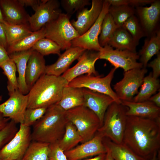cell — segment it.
<instances>
[{
    "label": "cell",
    "mask_w": 160,
    "mask_h": 160,
    "mask_svg": "<svg viewBox=\"0 0 160 160\" xmlns=\"http://www.w3.org/2000/svg\"><path fill=\"white\" fill-rule=\"evenodd\" d=\"M123 143L135 153L150 159L160 148V118L127 116Z\"/></svg>",
    "instance_id": "cell-1"
},
{
    "label": "cell",
    "mask_w": 160,
    "mask_h": 160,
    "mask_svg": "<svg viewBox=\"0 0 160 160\" xmlns=\"http://www.w3.org/2000/svg\"><path fill=\"white\" fill-rule=\"evenodd\" d=\"M66 112L57 104L47 108L43 116L33 126L32 141L49 144L59 141L69 121Z\"/></svg>",
    "instance_id": "cell-2"
},
{
    "label": "cell",
    "mask_w": 160,
    "mask_h": 160,
    "mask_svg": "<svg viewBox=\"0 0 160 160\" xmlns=\"http://www.w3.org/2000/svg\"><path fill=\"white\" fill-rule=\"evenodd\" d=\"M68 82L61 76L44 73L36 81L28 94L27 108H45L56 104L60 100Z\"/></svg>",
    "instance_id": "cell-3"
},
{
    "label": "cell",
    "mask_w": 160,
    "mask_h": 160,
    "mask_svg": "<svg viewBox=\"0 0 160 160\" xmlns=\"http://www.w3.org/2000/svg\"><path fill=\"white\" fill-rule=\"evenodd\" d=\"M127 110V108L121 104L113 102L107 109L103 124L97 132L103 138H108L116 143H123Z\"/></svg>",
    "instance_id": "cell-4"
},
{
    "label": "cell",
    "mask_w": 160,
    "mask_h": 160,
    "mask_svg": "<svg viewBox=\"0 0 160 160\" xmlns=\"http://www.w3.org/2000/svg\"><path fill=\"white\" fill-rule=\"evenodd\" d=\"M70 17L66 14L62 13L57 18L44 26L45 37L56 43L62 50L71 47L72 41L80 36L71 24Z\"/></svg>",
    "instance_id": "cell-5"
},
{
    "label": "cell",
    "mask_w": 160,
    "mask_h": 160,
    "mask_svg": "<svg viewBox=\"0 0 160 160\" xmlns=\"http://www.w3.org/2000/svg\"><path fill=\"white\" fill-rule=\"evenodd\" d=\"M68 121L76 128L82 137L83 143L92 139L100 127L98 116L92 111L84 105L66 111Z\"/></svg>",
    "instance_id": "cell-6"
},
{
    "label": "cell",
    "mask_w": 160,
    "mask_h": 160,
    "mask_svg": "<svg viewBox=\"0 0 160 160\" xmlns=\"http://www.w3.org/2000/svg\"><path fill=\"white\" fill-rule=\"evenodd\" d=\"M116 69L112 68L104 77L101 76L82 75L74 79L68 83V86L79 88H86L92 91L106 95L111 97L114 102L121 104L111 86Z\"/></svg>",
    "instance_id": "cell-7"
},
{
    "label": "cell",
    "mask_w": 160,
    "mask_h": 160,
    "mask_svg": "<svg viewBox=\"0 0 160 160\" xmlns=\"http://www.w3.org/2000/svg\"><path fill=\"white\" fill-rule=\"evenodd\" d=\"M147 72L146 68H144L124 72L122 79L113 85L114 91L121 101L132 100Z\"/></svg>",
    "instance_id": "cell-8"
},
{
    "label": "cell",
    "mask_w": 160,
    "mask_h": 160,
    "mask_svg": "<svg viewBox=\"0 0 160 160\" xmlns=\"http://www.w3.org/2000/svg\"><path fill=\"white\" fill-rule=\"evenodd\" d=\"M139 58L137 52L114 49L108 44L102 47L99 52V59L107 60L116 69L121 68L124 72L143 68V64L137 61Z\"/></svg>",
    "instance_id": "cell-9"
},
{
    "label": "cell",
    "mask_w": 160,
    "mask_h": 160,
    "mask_svg": "<svg viewBox=\"0 0 160 160\" xmlns=\"http://www.w3.org/2000/svg\"><path fill=\"white\" fill-rule=\"evenodd\" d=\"M32 141L30 127L20 124L13 137L0 150V159L22 160Z\"/></svg>",
    "instance_id": "cell-10"
},
{
    "label": "cell",
    "mask_w": 160,
    "mask_h": 160,
    "mask_svg": "<svg viewBox=\"0 0 160 160\" xmlns=\"http://www.w3.org/2000/svg\"><path fill=\"white\" fill-rule=\"evenodd\" d=\"M110 5L107 0H103L102 10L96 21L86 33L72 41L71 47H79L86 50L97 52L100 51L102 47L99 43V35L103 21L108 12Z\"/></svg>",
    "instance_id": "cell-11"
},
{
    "label": "cell",
    "mask_w": 160,
    "mask_h": 160,
    "mask_svg": "<svg viewBox=\"0 0 160 160\" xmlns=\"http://www.w3.org/2000/svg\"><path fill=\"white\" fill-rule=\"evenodd\" d=\"M57 0H41L35 13L30 16L28 23L32 32L39 30L47 23L57 18L62 13Z\"/></svg>",
    "instance_id": "cell-12"
},
{
    "label": "cell",
    "mask_w": 160,
    "mask_h": 160,
    "mask_svg": "<svg viewBox=\"0 0 160 160\" xmlns=\"http://www.w3.org/2000/svg\"><path fill=\"white\" fill-rule=\"evenodd\" d=\"M9 96L7 100L0 104V112L16 124H22L27 108L28 95L23 94L17 89Z\"/></svg>",
    "instance_id": "cell-13"
},
{
    "label": "cell",
    "mask_w": 160,
    "mask_h": 160,
    "mask_svg": "<svg viewBox=\"0 0 160 160\" xmlns=\"http://www.w3.org/2000/svg\"><path fill=\"white\" fill-rule=\"evenodd\" d=\"M99 59V52L86 50L78 59L77 63L68 69L61 76L69 83L84 74L97 76L95 64Z\"/></svg>",
    "instance_id": "cell-14"
},
{
    "label": "cell",
    "mask_w": 160,
    "mask_h": 160,
    "mask_svg": "<svg viewBox=\"0 0 160 160\" xmlns=\"http://www.w3.org/2000/svg\"><path fill=\"white\" fill-rule=\"evenodd\" d=\"M149 7H135V15L137 18L146 36L149 37L159 29L160 1L155 0Z\"/></svg>",
    "instance_id": "cell-15"
},
{
    "label": "cell",
    "mask_w": 160,
    "mask_h": 160,
    "mask_svg": "<svg viewBox=\"0 0 160 160\" xmlns=\"http://www.w3.org/2000/svg\"><path fill=\"white\" fill-rule=\"evenodd\" d=\"M103 137L97 132L91 140L69 151L64 152L68 160H81L89 157L106 153Z\"/></svg>",
    "instance_id": "cell-16"
},
{
    "label": "cell",
    "mask_w": 160,
    "mask_h": 160,
    "mask_svg": "<svg viewBox=\"0 0 160 160\" xmlns=\"http://www.w3.org/2000/svg\"><path fill=\"white\" fill-rule=\"evenodd\" d=\"M103 0H92L90 9L84 8L77 12V20L71 21L80 36L86 33L97 19L102 10Z\"/></svg>",
    "instance_id": "cell-17"
},
{
    "label": "cell",
    "mask_w": 160,
    "mask_h": 160,
    "mask_svg": "<svg viewBox=\"0 0 160 160\" xmlns=\"http://www.w3.org/2000/svg\"><path fill=\"white\" fill-rule=\"evenodd\" d=\"M82 89L84 98L83 105L92 111L98 116L101 127L107 109L114 101L106 95L86 88Z\"/></svg>",
    "instance_id": "cell-18"
},
{
    "label": "cell",
    "mask_w": 160,
    "mask_h": 160,
    "mask_svg": "<svg viewBox=\"0 0 160 160\" xmlns=\"http://www.w3.org/2000/svg\"><path fill=\"white\" fill-rule=\"evenodd\" d=\"M0 6L5 21L15 25L29 23L30 16L18 0H0Z\"/></svg>",
    "instance_id": "cell-19"
},
{
    "label": "cell",
    "mask_w": 160,
    "mask_h": 160,
    "mask_svg": "<svg viewBox=\"0 0 160 160\" xmlns=\"http://www.w3.org/2000/svg\"><path fill=\"white\" fill-rule=\"evenodd\" d=\"M86 50L79 47H71L66 50L59 56L54 63L46 65L44 73L57 76H61Z\"/></svg>",
    "instance_id": "cell-20"
},
{
    "label": "cell",
    "mask_w": 160,
    "mask_h": 160,
    "mask_svg": "<svg viewBox=\"0 0 160 160\" xmlns=\"http://www.w3.org/2000/svg\"><path fill=\"white\" fill-rule=\"evenodd\" d=\"M121 104L127 108V116L154 119L160 118V108L149 100L141 102L123 101Z\"/></svg>",
    "instance_id": "cell-21"
},
{
    "label": "cell",
    "mask_w": 160,
    "mask_h": 160,
    "mask_svg": "<svg viewBox=\"0 0 160 160\" xmlns=\"http://www.w3.org/2000/svg\"><path fill=\"white\" fill-rule=\"evenodd\" d=\"M46 66L44 56L33 50L27 62L25 74L26 82L29 90L44 73Z\"/></svg>",
    "instance_id": "cell-22"
},
{
    "label": "cell",
    "mask_w": 160,
    "mask_h": 160,
    "mask_svg": "<svg viewBox=\"0 0 160 160\" xmlns=\"http://www.w3.org/2000/svg\"><path fill=\"white\" fill-rule=\"evenodd\" d=\"M33 50L30 49L15 52L9 54V57L15 63L18 73L17 78L18 89L23 94H27L29 91L26 82L25 74L27 62Z\"/></svg>",
    "instance_id": "cell-23"
},
{
    "label": "cell",
    "mask_w": 160,
    "mask_h": 160,
    "mask_svg": "<svg viewBox=\"0 0 160 160\" xmlns=\"http://www.w3.org/2000/svg\"><path fill=\"white\" fill-rule=\"evenodd\" d=\"M103 142L114 160H150L151 159L138 155L124 143L117 144L106 137L103 138Z\"/></svg>",
    "instance_id": "cell-24"
},
{
    "label": "cell",
    "mask_w": 160,
    "mask_h": 160,
    "mask_svg": "<svg viewBox=\"0 0 160 160\" xmlns=\"http://www.w3.org/2000/svg\"><path fill=\"white\" fill-rule=\"evenodd\" d=\"M67 111L83 105L84 98L82 88L67 85L63 89L61 98L56 104Z\"/></svg>",
    "instance_id": "cell-25"
},
{
    "label": "cell",
    "mask_w": 160,
    "mask_h": 160,
    "mask_svg": "<svg viewBox=\"0 0 160 160\" xmlns=\"http://www.w3.org/2000/svg\"><path fill=\"white\" fill-rule=\"evenodd\" d=\"M160 49V30L159 29L152 36L147 37L138 54L140 62L143 68H146L149 60L159 52Z\"/></svg>",
    "instance_id": "cell-26"
},
{
    "label": "cell",
    "mask_w": 160,
    "mask_h": 160,
    "mask_svg": "<svg viewBox=\"0 0 160 160\" xmlns=\"http://www.w3.org/2000/svg\"><path fill=\"white\" fill-rule=\"evenodd\" d=\"M108 45L120 50H127L136 52L138 44L130 34L123 27L118 28L109 41Z\"/></svg>",
    "instance_id": "cell-27"
},
{
    "label": "cell",
    "mask_w": 160,
    "mask_h": 160,
    "mask_svg": "<svg viewBox=\"0 0 160 160\" xmlns=\"http://www.w3.org/2000/svg\"><path fill=\"white\" fill-rule=\"evenodd\" d=\"M160 81L153 77L152 72L144 77L140 90L132 101L141 102L148 100L156 92L160 90Z\"/></svg>",
    "instance_id": "cell-28"
},
{
    "label": "cell",
    "mask_w": 160,
    "mask_h": 160,
    "mask_svg": "<svg viewBox=\"0 0 160 160\" xmlns=\"http://www.w3.org/2000/svg\"><path fill=\"white\" fill-rule=\"evenodd\" d=\"M2 24L5 33L7 47L33 32L31 29L29 23L15 25L9 23L4 21Z\"/></svg>",
    "instance_id": "cell-29"
},
{
    "label": "cell",
    "mask_w": 160,
    "mask_h": 160,
    "mask_svg": "<svg viewBox=\"0 0 160 160\" xmlns=\"http://www.w3.org/2000/svg\"><path fill=\"white\" fill-rule=\"evenodd\" d=\"M45 37V31L44 26L39 30L33 32L31 34L8 46L6 51L9 55L14 52L30 49L38 41Z\"/></svg>",
    "instance_id": "cell-30"
},
{
    "label": "cell",
    "mask_w": 160,
    "mask_h": 160,
    "mask_svg": "<svg viewBox=\"0 0 160 160\" xmlns=\"http://www.w3.org/2000/svg\"><path fill=\"white\" fill-rule=\"evenodd\" d=\"M83 139L75 126L71 122L67 123L64 134L58 142L60 148L64 152L74 148L79 143H82Z\"/></svg>",
    "instance_id": "cell-31"
},
{
    "label": "cell",
    "mask_w": 160,
    "mask_h": 160,
    "mask_svg": "<svg viewBox=\"0 0 160 160\" xmlns=\"http://www.w3.org/2000/svg\"><path fill=\"white\" fill-rule=\"evenodd\" d=\"M49 144L32 141L22 160H49Z\"/></svg>",
    "instance_id": "cell-32"
},
{
    "label": "cell",
    "mask_w": 160,
    "mask_h": 160,
    "mask_svg": "<svg viewBox=\"0 0 160 160\" xmlns=\"http://www.w3.org/2000/svg\"><path fill=\"white\" fill-rule=\"evenodd\" d=\"M108 13L112 17L118 28L122 27L130 17L135 15V7L129 5H110Z\"/></svg>",
    "instance_id": "cell-33"
},
{
    "label": "cell",
    "mask_w": 160,
    "mask_h": 160,
    "mask_svg": "<svg viewBox=\"0 0 160 160\" xmlns=\"http://www.w3.org/2000/svg\"><path fill=\"white\" fill-rule=\"evenodd\" d=\"M118 28L112 17L108 12L102 22L98 41L100 46L103 47L108 45L117 29Z\"/></svg>",
    "instance_id": "cell-34"
},
{
    "label": "cell",
    "mask_w": 160,
    "mask_h": 160,
    "mask_svg": "<svg viewBox=\"0 0 160 160\" xmlns=\"http://www.w3.org/2000/svg\"><path fill=\"white\" fill-rule=\"evenodd\" d=\"M0 67L2 69L3 73L7 78V89L8 94L10 95L15 90L18 89L16 76L17 70L16 64L10 58L2 63Z\"/></svg>",
    "instance_id": "cell-35"
},
{
    "label": "cell",
    "mask_w": 160,
    "mask_h": 160,
    "mask_svg": "<svg viewBox=\"0 0 160 160\" xmlns=\"http://www.w3.org/2000/svg\"><path fill=\"white\" fill-rule=\"evenodd\" d=\"M32 49L43 56L51 54L59 56L61 54L60 47L52 40L45 37L38 41Z\"/></svg>",
    "instance_id": "cell-36"
},
{
    "label": "cell",
    "mask_w": 160,
    "mask_h": 160,
    "mask_svg": "<svg viewBox=\"0 0 160 160\" xmlns=\"http://www.w3.org/2000/svg\"><path fill=\"white\" fill-rule=\"evenodd\" d=\"M122 27L130 34L138 44L141 39L146 36L145 32L135 15L128 18Z\"/></svg>",
    "instance_id": "cell-37"
},
{
    "label": "cell",
    "mask_w": 160,
    "mask_h": 160,
    "mask_svg": "<svg viewBox=\"0 0 160 160\" xmlns=\"http://www.w3.org/2000/svg\"><path fill=\"white\" fill-rule=\"evenodd\" d=\"M47 109L45 108H27L22 124L28 127L33 126L43 116Z\"/></svg>",
    "instance_id": "cell-38"
},
{
    "label": "cell",
    "mask_w": 160,
    "mask_h": 160,
    "mask_svg": "<svg viewBox=\"0 0 160 160\" xmlns=\"http://www.w3.org/2000/svg\"><path fill=\"white\" fill-rule=\"evenodd\" d=\"M16 124L10 120L4 127L0 129V150L12 139L18 130Z\"/></svg>",
    "instance_id": "cell-39"
},
{
    "label": "cell",
    "mask_w": 160,
    "mask_h": 160,
    "mask_svg": "<svg viewBox=\"0 0 160 160\" xmlns=\"http://www.w3.org/2000/svg\"><path fill=\"white\" fill-rule=\"evenodd\" d=\"M60 4L70 17L76 12L91 4L89 0H61Z\"/></svg>",
    "instance_id": "cell-40"
},
{
    "label": "cell",
    "mask_w": 160,
    "mask_h": 160,
    "mask_svg": "<svg viewBox=\"0 0 160 160\" xmlns=\"http://www.w3.org/2000/svg\"><path fill=\"white\" fill-rule=\"evenodd\" d=\"M49 160H68L58 142L49 144Z\"/></svg>",
    "instance_id": "cell-41"
},
{
    "label": "cell",
    "mask_w": 160,
    "mask_h": 160,
    "mask_svg": "<svg viewBox=\"0 0 160 160\" xmlns=\"http://www.w3.org/2000/svg\"><path fill=\"white\" fill-rule=\"evenodd\" d=\"M156 57L147 66L152 68V73L153 77L158 78L160 75V53L157 55Z\"/></svg>",
    "instance_id": "cell-42"
},
{
    "label": "cell",
    "mask_w": 160,
    "mask_h": 160,
    "mask_svg": "<svg viewBox=\"0 0 160 160\" xmlns=\"http://www.w3.org/2000/svg\"><path fill=\"white\" fill-rule=\"evenodd\" d=\"M23 6H30L35 11L40 5L41 0H18Z\"/></svg>",
    "instance_id": "cell-43"
},
{
    "label": "cell",
    "mask_w": 160,
    "mask_h": 160,
    "mask_svg": "<svg viewBox=\"0 0 160 160\" xmlns=\"http://www.w3.org/2000/svg\"><path fill=\"white\" fill-rule=\"evenodd\" d=\"M155 0H128V5L134 7L151 4Z\"/></svg>",
    "instance_id": "cell-44"
},
{
    "label": "cell",
    "mask_w": 160,
    "mask_h": 160,
    "mask_svg": "<svg viewBox=\"0 0 160 160\" xmlns=\"http://www.w3.org/2000/svg\"><path fill=\"white\" fill-rule=\"evenodd\" d=\"M0 46L6 50L7 47V39L4 28L1 23H0Z\"/></svg>",
    "instance_id": "cell-45"
},
{
    "label": "cell",
    "mask_w": 160,
    "mask_h": 160,
    "mask_svg": "<svg viewBox=\"0 0 160 160\" xmlns=\"http://www.w3.org/2000/svg\"><path fill=\"white\" fill-rule=\"evenodd\" d=\"M10 59L6 49L0 46V66L5 62Z\"/></svg>",
    "instance_id": "cell-46"
},
{
    "label": "cell",
    "mask_w": 160,
    "mask_h": 160,
    "mask_svg": "<svg viewBox=\"0 0 160 160\" xmlns=\"http://www.w3.org/2000/svg\"><path fill=\"white\" fill-rule=\"evenodd\" d=\"M158 107L160 108V91L152 95L148 100Z\"/></svg>",
    "instance_id": "cell-47"
},
{
    "label": "cell",
    "mask_w": 160,
    "mask_h": 160,
    "mask_svg": "<svg viewBox=\"0 0 160 160\" xmlns=\"http://www.w3.org/2000/svg\"><path fill=\"white\" fill-rule=\"evenodd\" d=\"M10 120L9 118L4 117L0 112V129L4 127Z\"/></svg>",
    "instance_id": "cell-48"
},
{
    "label": "cell",
    "mask_w": 160,
    "mask_h": 160,
    "mask_svg": "<svg viewBox=\"0 0 160 160\" xmlns=\"http://www.w3.org/2000/svg\"><path fill=\"white\" fill-rule=\"evenodd\" d=\"M106 153L100 154L89 159H84L83 160H105Z\"/></svg>",
    "instance_id": "cell-49"
},
{
    "label": "cell",
    "mask_w": 160,
    "mask_h": 160,
    "mask_svg": "<svg viewBox=\"0 0 160 160\" xmlns=\"http://www.w3.org/2000/svg\"><path fill=\"white\" fill-rule=\"evenodd\" d=\"M155 152L153 155V156L150 160H159V151Z\"/></svg>",
    "instance_id": "cell-50"
},
{
    "label": "cell",
    "mask_w": 160,
    "mask_h": 160,
    "mask_svg": "<svg viewBox=\"0 0 160 160\" xmlns=\"http://www.w3.org/2000/svg\"><path fill=\"white\" fill-rule=\"evenodd\" d=\"M105 160H114L112 157L109 152L107 150Z\"/></svg>",
    "instance_id": "cell-51"
},
{
    "label": "cell",
    "mask_w": 160,
    "mask_h": 160,
    "mask_svg": "<svg viewBox=\"0 0 160 160\" xmlns=\"http://www.w3.org/2000/svg\"><path fill=\"white\" fill-rule=\"evenodd\" d=\"M4 21V18L0 6V23H2Z\"/></svg>",
    "instance_id": "cell-52"
},
{
    "label": "cell",
    "mask_w": 160,
    "mask_h": 160,
    "mask_svg": "<svg viewBox=\"0 0 160 160\" xmlns=\"http://www.w3.org/2000/svg\"><path fill=\"white\" fill-rule=\"evenodd\" d=\"M0 160H15L11 159H0Z\"/></svg>",
    "instance_id": "cell-53"
},
{
    "label": "cell",
    "mask_w": 160,
    "mask_h": 160,
    "mask_svg": "<svg viewBox=\"0 0 160 160\" xmlns=\"http://www.w3.org/2000/svg\"><path fill=\"white\" fill-rule=\"evenodd\" d=\"M2 100V96H0V102Z\"/></svg>",
    "instance_id": "cell-54"
}]
</instances>
